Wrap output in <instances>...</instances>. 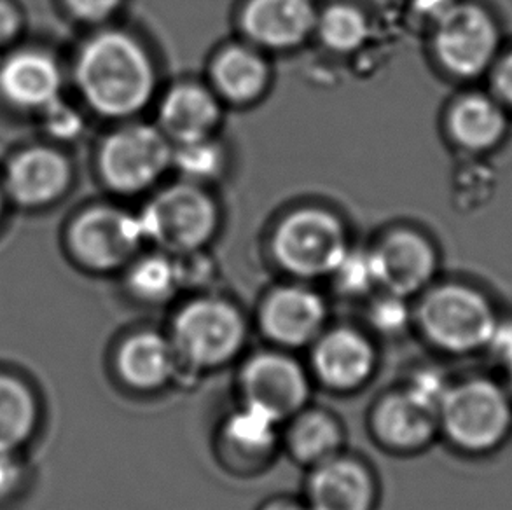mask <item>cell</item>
I'll return each instance as SVG.
<instances>
[{
  "mask_svg": "<svg viewBox=\"0 0 512 510\" xmlns=\"http://www.w3.org/2000/svg\"><path fill=\"white\" fill-rule=\"evenodd\" d=\"M76 79L84 100L109 118L139 112L154 90V70L139 42L119 32L91 39L77 58Z\"/></svg>",
  "mask_w": 512,
  "mask_h": 510,
  "instance_id": "1",
  "label": "cell"
},
{
  "mask_svg": "<svg viewBox=\"0 0 512 510\" xmlns=\"http://www.w3.org/2000/svg\"><path fill=\"white\" fill-rule=\"evenodd\" d=\"M439 434L465 455L495 453L512 434L507 386L488 376L451 381L439 406Z\"/></svg>",
  "mask_w": 512,
  "mask_h": 510,
  "instance_id": "2",
  "label": "cell"
},
{
  "mask_svg": "<svg viewBox=\"0 0 512 510\" xmlns=\"http://www.w3.org/2000/svg\"><path fill=\"white\" fill-rule=\"evenodd\" d=\"M499 318L485 294L458 283L430 290L416 310L423 338L457 357L485 352Z\"/></svg>",
  "mask_w": 512,
  "mask_h": 510,
  "instance_id": "3",
  "label": "cell"
},
{
  "mask_svg": "<svg viewBox=\"0 0 512 510\" xmlns=\"http://www.w3.org/2000/svg\"><path fill=\"white\" fill-rule=\"evenodd\" d=\"M168 338L180 366L207 371L226 366L242 352L247 324L238 308L228 301L201 297L175 313Z\"/></svg>",
  "mask_w": 512,
  "mask_h": 510,
  "instance_id": "4",
  "label": "cell"
},
{
  "mask_svg": "<svg viewBox=\"0 0 512 510\" xmlns=\"http://www.w3.org/2000/svg\"><path fill=\"white\" fill-rule=\"evenodd\" d=\"M345 252V233L340 222L317 208L289 215L273 238V254L278 264L301 278L333 275Z\"/></svg>",
  "mask_w": 512,
  "mask_h": 510,
  "instance_id": "5",
  "label": "cell"
},
{
  "mask_svg": "<svg viewBox=\"0 0 512 510\" xmlns=\"http://www.w3.org/2000/svg\"><path fill=\"white\" fill-rule=\"evenodd\" d=\"M146 240L175 252L198 249L214 233L217 210L207 194L189 184L168 187L139 217Z\"/></svg>",
  "mask_w": 512,
  "mask_h": 510,
  "instance_id": "6",
  "label": "cell"
},
{
  "mask_svg": "<svg viewBox=\"0 0 512 510\" xmlns=\"http://www.w3.org/2000/svg\"><path fill=\"white\" fill-rule=\"evenodd\" d=\"M167 138L153 126H126L105 140L100 168L105 182L121 193H139L172 163Z\"/></svg>",
  "mask_w": 512,
  "mask_h": 510,
  "instance_id": "7",
  "label": "cell"
},
{
  "mask_svg": "<svg viewBox=\"0 0 512 510\" xmlns=\"http://www.w3.org/2000/svg\"><path fill=\"white\" fill-rule=\"evenodd\" d=\"M240 392L245 404L259 407L275 420H291L310 399V380L298 360L284 352L252 355L240 373Z\"/></svg>",
  "mask_w": 512,
  "mask_h": 510,
  "instance_id": "8",
  "label": "cell"
},
{
  "mask_svg": "<svg viewBox=\"0 0 512 510\" xmlns=\"http://www.w3.org/2000/svg\"><path fill=\"white\" fill-rule=\"evenodd\" d=\"M144 240L139 217L112 207L91 208L79 215L69 236L77 261L95 271L121 268Z\"/></svg>",
  "mask_w": 512,
  "mask_h": 510,
  "instance_id": "9",
  "label": "cell"
},
{
  "mask_svg": "<svg viewBox=\"0 0 512 510\" xmlns=\"http://www.w3.org/2000/svg\"><path fill=\"white\" fill-rule=\"evenodd\" d=\"M497 46V27L481 7L455 4L437 20V56L455 76L476 77L485 72Z\"/></svg>",
  "mask_w": 512,
  "mask_h": 510,
  "instance_id": "10",
  "label": "cell"
},
{
  "mask_svg": "<svg viewBox=\"0 0 512 510\" xmlns=\"http://www.w3.org/2000/svg\"><path fill=\"white\" fill-rule=\"evenodd\" d=\"M376 352L371 339L352 327L324 331L312 343V369L317 380L336 392H352L374 373Z\"/></svg>",
  "mask_w": 512,
  "mask_h": 510,
  "instance_id": "11",
  "label": "cell"
},
{
  "mask_svg": "<svg viewBox=\"0 0 512 510\" xmlns=\"http://www.w3.org/2000/svg\"><path fill=\"white\" fill-rule=\"evenodd\" d=\"M326 320L324 299L317 292L299 285L271 292L259 317L264 336L282 348L312 345L324 332Z\"/></svg>",
  "mask_w": 512,
  "mask_h": 510,
  "instance_id": "12",
  "label": "cell"
},
{
  "mask_svg": "<svg viewBox=\"0 0 512 510\" xmlns=\"http://www.w3.org/2000/svg\"><path fill=\"white\" fill-rule=\"evenodd\" d=\"M373 430L385 448L418 451L439 435V411L402 386L383 395L374 407Z\"/></svg>",
  "mask_w": 512,
  "mask_h": 510,
  "instance_id": "13",
  "label": "cell"
},
{
  "mask_svg": "<svg viewBox=\"0 0 512 510\" xmlns=\"http://www.w3.org/2000/svg\"><path fill=\"white\" fill-rule=\"evenodd\" d=\"M378 285L385 292L409 297L425 289L436 273V254L422 236L399 231L373 252Z\"/></svg>",
  "mask_w": 512,
  "mask_h": 510,
  "instance_id": "14",
  "label": "cell"
},
{
  "mask_svg": "<svg viewBox=\"0 0 512 510\" xmlns=\"http://www.w3.org/2000/svg\"><path fill=\"white\" fill-rule=\"evenodd\" d=\"M114 367L119 381L133 392H156L177 376L180 360L168 334L140 331L119 343Z\"/></svg>",
  "mask_w": 512,
  "mask_h": 510,
  "instance_id": "15",
  "label": "cell"
},
{
  "mask_svg": "<svg viewBox=\"0 0 512 510\" xmlns=\"http://www.w3.org/2000/svg\"><path fill=\"white\" fill-rule=\"evenodd\" d=\"M376 484L364 463L338 455L315 465L308 481L313 510H373Z\"/></svg>",
  "mask_w": 512,
  "mask_h": 510,
  "instance_id": "16",
  "label": "cell"
},
{
  "mask_svg": "<svg viewBox=\"0 0 512 510\" xmlns=\"http://www.w3.org/2000/svg\"><path fill=\"white\" fill-rule=\"evenodd\" d=\"M60 90V69L46 53L23 49L0 65V95L21 111L48 109L60 100Z\"/></svg>",
  "mask_w": 512,
  "mask_h": 510,
  "instance_id": "17",
  "label": "cell"
},
{
  "mask_svg": "<svg viewBox=\"0 0 512 510\" xmlns=\"http://www.w3.org/2000/svg\"><path fill=\"white\" fill-rule=\"evenodd\" d=\"M69 182L67 159L48 147L21 152L7 168V193L23 207L48 205L67 189Z\"/></svg>",
  "mask_w": 512,
  "mask_h": 510,
  "instance_id": "18",
  "label": "cell"
},
{
  "mask_svg": "<svg viewBox=\"0 0 512 510\" xmlns=\"http://www.w3.org/2000/svg\"><path fill=\"white\" fill-rule=\"evenodd\" d=\"M315 25L317 16L310 0H250L243 11L245 32L266 48L296 46Z\"/></svg>",
  "mask_w": 512,
  "mask_h": 510,
  "instance_id": "19",
  "label": "cell"
},
{
  "mask_svg": "<svg viewBox=\"0 0 512 510\" xmlns=\"http://www.w3.org/2000/svg\"><path fill=\"white\" fill-rule=\"evenodd\" d=\"M278 427L280 421L263 409L243 402L222 423V446L228 449L231 458L256 467L268 462L278 448Z\"/></svg>",
  "mask_w": 512,
  "mask_h": 510,
  "instance_id": "20",
  "label": "cell"
},
{
  "mask_svg": "<svg viewBox=\"0 0 512 510\" xmlns=\"http://www.w3.org/2000/svg\"><path fill=\"white\" fill-rule=\"evenodd\" d=\"M41 425L34 388L18 374L0 371V451L20 453Z\"/></svg>",
  "mask_w": 512,
  "mask_h": 510,
  "instance_id": "21",
  "label": "cell"
},
{
  "mask_svg": "<svg viewBox=\"0 0 512 510\" xmlns=\"http://www.w3.org/2000/svg\"><path fill=\"white\" fill-rule=\"evenodd\" d=\"M217 119L219 105L215 98L196 84L177 86L161 105V126L179 144L208 138Z\"/></svg>",
  "mask_w": 512,
  "mask_h": 510,
  "instance_id": "22",
  "label": "cell"
},
{
  "mask_svg": "<svg viewBox=\"0 0 512 510\" xmlns=\"http://www.w3.org/2000/svg\"><path fill=\"white\" fill-rule=\"evenodd\" d=\"M285 444L294 460L315 467L341 455L343 430L340 421L320 409H303L294 414L285 434Z\"/></svg>",
  "mask_w": 512,
  "mask_h": 510,
  "instance_id": "23",
  "label": "cell"
},
{
  "mask_svg": "<svg viewBox=\"0 0 512 510\" xmlns=\"http://www.w3.org/2000/svg\"><path fill=\"white\" fill-rule=\"evenodd\" d=\"M450 128L458 144L483 151L499 142L506 130V116L490 98L481 95L460 100L451 111Z\"/></svg>",
  "mask_w": 512,
  "mask_h": 510,
  "instance_id": "24",
  "label": "cell"
},
{
  "mask_svg": "<svg viewBox=\"0 0 512 510\" xmlns=\"http://www.w3.org/2000/svg\"><path fill=\"white\" fill-rule=\"evenodd\" d=\"M212 76L222 95L235 102H247L264 90L268 69L249 49L231 48L215 60Z\"/></svg>",
  "mask_w": 512,
  "mask_h": 510,
  "instance_id": "25",
  "label": "cell"
},
{
  "mask_svg": "<svg viewBox=\"0 0 512 510\" xmlns=\"http://www.w3.org/2000/svg\"><path fill=\"white\" fill-rule=\"evenodd\" d=\"M182 282L180 268L165 255H151L135 262L126 278V285L133 296L147 303L167 301Z\"/></svg>",
  "mask_w": 512,
  "mask_h": 510,
  "instance_id": "26",
  "label": "cell"
},
{
  "mask_svg": "<svg viewBox=\"0 0 512 510\" xmlns=\"http://www.w3.org/2000/svg\"><path fill=\"white\" fill-rule=\"evenodd\" d=\"M317 28L327 48L338 53L359 49L369 34L366 16L350 6L329 7L317 21Z\"/></svg>",
  "mask_w": 512,
  "mask_h": 510,
  "instance_id": "27",
  "label": "cell"
},
{
  "mask_svg": "<svg viewBox=\"0 0 512 510\" xmlns=\"http://www.w3.org/2000/svg\"><path fill=\"white\" fill-rule=\"evenodd\" d=\"M172 163L189 179L205 180L221 170L222 154L208 138H201L180 144L177 152H173Z\"/></svg>",
  "mask_w": 512,
  "mask_h": 510,
  "instance_id": "28",
  "label": "cell"
},
{
  "mask_svg": "<svg viewBox=\"0 0 512 510\" xmlns=\"http://www.w3.org/2000/svg\"><path fill=\"white\" fill-rule=\"evenodd\" d=\"M336 287L348 296H362L378 285L373 252H348L333 271Z\"/></svg>",
  "mask_w": 512,
  "mask_h": 510,
  "instance_id": "29",
  "label": "cell"
},
{
  "mask_svg": "<svg viewBox=\"0 0 512 510\" xmlns=\"http://www.w3.org/2000/svg\"><path fill=\"white\" fill-rule=\"evenodd\" d=\"M369 320L374 329L385 334H397L401 332L409 322V310L406 306V297L388 294L378 299L369 311Z\"/></svg>",
  "mask_w": 512,
  "mask_h": 510,
  "instance_id": "30",
  "label": "cell"
},
{
  "mask_svg": "<svg viewBox=\"0 0 512 510\" xmlns=\"http://www.w3.org/2000/svg\"><path fill=\"white\" fill-rule=\"evenodd\" d=\"M27 484V465L20 453L0 451V505L11 502L20 495Z\"/></svg>",
  "mask_w": 512,
  "mask_h": 510,
  "instance_id": "31",
  "label": "cell"
},
{
  "mask_svg": "<svg viewBox=\"0 0 512 510\" xmlns=\"http://www.w3.org/2000/svg\"><path fill=\"white\" fill-rule=\"evenodd\" d=\"M42 114H44L46 130L53 137L62 138V140L76 137L79 130H81V126H83L79 114L60 100H56L55 104L49 105L48 109L42 111Z\"/></svg>",
  "mask_w": 512,
  "mask_h": 510,
  "instance_id": "32",
  "label": "cell"
},
{
  "mask_svg": "<svg viewBox=\"0 0 512 510\" xmlns=\"http://www.w3.org/2000/svg\"><path fill=\"white\" fill-rule=\"evenodd\" d=\"M485 352L492 355L502 371L512 366V318H499Z\"/></svg>",
  "mask_w": 512,
  "mask_h": 510,
  "instance_id": "33",
  "label": "cell"
},
{
  "mask_svg": "<svg viewBox=\"0 0 512 510\" xmlns=\"http://www.w3.org/2000/svg\"><path fill=\"white\" fill-rule=\"evenodd\" d=\"M119 2L121 0H65L70 11L86 21H100L111 16L118 9Z\"/></svg>",
  "mask_w": 512,
  "mask_h": 510,
  "instance_id": "34",
  "label": "cell"
},
{
  "mask_svg": "<svg viewBox=\"0 0 512 510\" xmlns=\"http://www.w3.org/2000/svg\"><path fill=\"white\" fill-rule=\"evenodd\" d=\"M21 28L18 9L9 0H0V44L13 41Z\"/></svg>",
  "mask_w": 512,
  "mask_h": 510,
  "instance_id": "35",
  "label": "cell"
},
{
  "mask_svg": "<svg viewBox=\"0 0 512 510\" xmlns=\"http://www.w3.org/2000/svg\"><path fill=\"white\" fill-rule=\"evenodd\" d=\"M493 86L495 91L507 105L512 107V53L499 63L493 77Z\"/></svg>",
  "mask_w": 512,
  "mask_h": 510,
  "instance_id": "36",
  "label": "cell"
},
{
  "mask_svg": "<svg viewBox=\"0 0 512 510\" xmlns=\"http://www.w3.org/2000/svg\"><path fill=\"white\" fill-rule=\"evenodd\" d=\"M455 0H415V6L420 13L439 20L444 13H448L455 6Z\"/></svg>",
  "mask_w": 512,
  "mask_h": 510,
  "instance_id": "37",
  "label": "cell"
},
{
  "mask_svg": "<svg viewBox=\"0 0 512 510\" xmlns=\"http://www.w3.org/2000/svg\"><path fill=\"white\" fill-rule=\"evenodd\" d=\"M266 510H313L310 505H306V507H299L296 504H273L271 507H268Z\"/></svg>",
  "mask_w": 512,
  "mask_h": 510,
  "instance_id": "38",
  "label": "cell"
},
{
  "mask_svg": "<svg viewBox=\"0 0 512 510\" xmlns=\"http://www.w3.org/2000/svg\"><path fill=\"white\" fill-rule=\"evenodd\" d=\"M506 373V381H504V385L507 386V390H509V393H511L512 397V366L507 369V371H504Z\"/></svg>",
  "mask_w": 512,
  "mask_h": 510,
  "instance_id": "39",
  "label": "cell"
},
{
  "mask_svg": "<svg viewBox=\"0 0 512 510\" xmlns=\"http://www.w3.org/2000/svg\"><path fill=\"white\" fill-rule=\"evenodd\" d=\"M0 214H2V193H0Z\"/></svg>",
  "mask_w": 512,
  "mask_h": 510,
  "instance_id": "40",
  "label": "cell"
}]
</instances>
